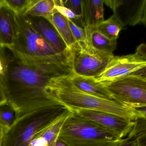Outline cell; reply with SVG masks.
Here are the masks:
<instances>
[{
    "label": "cell",
    "instance_id": "obj_22",
    "mask_svg": "<svg viewBox=\"0 0 146 146\" xmlns=\"http://www.w3.org/2000/svg\"><path fill=\"white\" fill-rule=\"evenodd\" d=\"M34 0H6V6L16 15H26Z\"/></svg>",
    "mask_w": 146,
    "mask_h": 146
},
{
    "label": "cell",
    "instance_id": "obj_35",
    "mask_svg": "<svg viewBox=\"0 0 146 146\" xmlns=\"http://www.w3.org/2000/svg\"><path fill=\"white\" fill-rule=\"evenodd\" d=\"M4 132H5V131H4V129L0 124V135H3L4 133Z\"/></svg>",
    "mask_w": 146,
    "mask_h": 146
},
{
    "label": "cell",
    "instance_id": "obj_13",
    "mask_svg": "<svg viewBox=\"0 0 146 146\" xmlns=\"http://www.w3.org/2000/svg\"><path fill=\"white\" fill-rule=\"evenodd\" d=\"M104 1L82 0L80 23L84 30L97 29L104 21Z\"/></svg>",
    "mask_w": 146,
    "mask_h": 146
},
{
    "label": "cell",
    "instance_id": "obj_4",
    "mask_svg": "<svg viewBox=\"0 0 146 146\" xmlns=\"http://www.w3.org/2000/svg\"><path fill=\"white\" fill-rule=\"evenodd\" d=\"M17 17L18 37L15 45L8 49L21 56L42 63L72 62V57L63 56L54 50L36 31L27 15H17Z\"/></svg>",
    "mask_w": 146,
    "mask_h": 146
},
{
    "label": "cell",
    "instance_id": "obj_16",
    "mask_svg": "<svg viewBox=\"0 0 146 146\" xmlns=\"http://www.w3.org/2000/svg\"><path fill=\"white\" fill-rule=\"evenodd\" d=\"M50 23L54 27L68 49L72 50L76 43L67 19L55 9Z\"/></svg>",
    "mask_w": 146,
    "mask_h": 146
},
{
    "label": "cell",
    "instance_id": "obj_8",
    "mask_svg": "<svg viewBox=\"0 0 146 146\" xmlns=\"http://www.w3.org/2000/svg\"><path fill=\"white\" fill-rule=\"evenodd\" d=\"M74 113L111 134L117 139L128 135L134 125V121L102 111L82 109Z\"/></svg>",
    "mask_w": 146,
    "mask_h": 146
},
{
    "label": "cell",
    "instance_id": "obj_9",
    "mask_svg": "<svg viewBox=\"0 0 146 146\" xmlns=\"http://www.w3.org/2000/svg\"><path fill=\"white\" fill-rule=\"evenodd\" d=\"M146 66V61L135 53L121 56H114L96 81L106 83L116 80Z\"/></svg>",
    "mask_w": 146,
    "mask_h": 146
},
{
    "label": "cell",
    "instance_id": "obj_28",
    "mask_svg": "<svg viewBox=\"0 0 146 146\" xmlns=\"http://www.w3.org/2000/svg\"><path fill=\"white\" fill-rule=\"evenodd\" d=\"M118 146H139L137 140L135 139H129L127 138Z\"/></svg>",
    "mask_w": 146,
    "mask_h": 146
},
{
    "label": "cell",
    "instance_id": "obj_18",
    "mask_svg": "<svg viewBox=\"0 0 146 146\" xmlns=\"http://www.w3.org/2000/svg\"><path fill=\"white\" fill-rule=\"evenodd\" d=\"M55 0H34L26 15L41 17L49 21L55 9Z\"/></svg>",
    "mask_w": 146,
    "mask_h": 146
},
{
    "label": "cell",
    "instance_id": "obj_29",
    "mask_svg": "<svg viewBox=\"0 0 146 146\" xmlns=\"http://www.w3.org/2000/svg\"><path fill=\"white\" fill-rule=\"evenodd\" d=\"M129 75L140 76V77L146 79V66L143 67L140 69L132 73Z\"/></svg>",
    "mask_w": 146,
    "mask_h": 146
},
{
    "label": "cell",
    "instance_id": "obj_26",
    "mask_svg": "<svg viewBox=\"0 0 146 146\" xmlns=\"http://www.w3.org/2000/svg\"><path fill=\"white\" fill-rule=\"evenodd\" d=\"M135 54L139 57L146 61V44L141 43L136 48Z\"/></svg>",
    "mask_w": 146,
    "mask_h": 146
},
{
    "label": "cell",
    "instance_id": "obj_17",
    "mask_svg": "<svg viewBox=\"0 0 146 146\" xmlns=\"http://www.w3.org/2000/svg\"><path fill=\"white\" fill-rule=\"evenodd\" d=\"M72 112L68 111L36 135L42 137L48 144V146H56L59 140V135L62 125L67 117Z\"/></svg>",
    "mask_w": 146,
    "mask_h": 146
},
{
    "label": "cell",
    "instance_id": "obj_21",
    "mask_svg": "<svg viewBox=\"0 0 146 146\" xmlns=\"http://www.w3.org/2000/svg\"><path fill=\"white\" fill-rule=\"evenodd\" d=\"M15 117V111L7 102L0 106V124L4 129V133L11 127Z\"/></svg>",
    "mask_w": 146,
    "mask_h": 146
},
{
    "label": "cell",
    "instance_id": "obj_31",
    "mask_svg": "<svg viewBox=\"0 0 146 146\" xmlns=\"http://www.w3.org/2000/svg\"><path fill=\"white\" fill-rule=\"evenodd\" d=\"M141 24H143L146 27V2L144 7V11H143V15H142V19L141 21Z\"/></svg>",
    "mask_w": 146,
    "mask_h": 146
},
{
    "label": "cell",
    "instance_id": "obj_27",
    "mask_svg": "<svg viewBox=\"0 0 146 146\" xmlns=\"http://www.w3.org/2000/svg\"><path fill=\"white\" fill-rule=\"evenodd\" d=\"M7 102L3 83L2 76L0 74V106Z\"/></svg>",
    "mask_w": 146,
    "mask_h": 146
},
{
    "label": "cell",
    "instance_id": "obj_7",
    "mask_svg": "<svg viewBox=\"0 0 146 146\" xmlns=\"http://www.w3.org/2000/svg\"><path fill=\"white\" fill-rule=\"evenodd\" d=\"M102 83L114 100L127 104L146 105L145 78L129 75Z\"/></svg>",
    "mask_w": 146,
    "mask_h": 146
},
{
    "label": "cell",
    "instance_id": "obj_23",
    "mask_svg": "<svg viewBox=\"0 0 146 146\" xmlns=\"http://www.w3.org/2000/svg\"><path fill=\"white\" fill-rule=\"evenodd\" d=\"M66 18L76 43H81L86 42V33L84 28L77 25L72 20Z\"/></svg>",
    "mask_w": 146,
    "mask_h": 146
},
{
    "label": "cell",
    "instance_id": "obj_12",
    "mask_svg": "<svg viewBox=\"0 0 146 146\" xmlns=\"http://www.w3.org/2000/svg\"><path fill=\"white\" fill-rule=\"evenodd\" d=\"M19 33L17 15L7 6L0 9V47H12Z\"/></svg>",
    "mask_w": 146,
    "mask_h": 146
},
{
    "label": "cell",
    "instance_id": "obj_15",
    "mask_svg": "<svg viewBox=\"0 0 146 146\" xmlns=\"http://www.w3.org/2000/svg\"><path fill=\"white\" fill-rule=\"evenodd\" d=\"M86 42L96 50L110 55L116 48L117 40H111L102 34L97 29L85 30Z\"/></svg>",
    "mask_w": 146,
    "mask_h": 146
},
{
    "label": "cell",
    "instance_id": "obj_11",
    "mask_svg": "<svg viewBox=\"0 0 146 146\" xmlns=\"http://www.w3.org/2000/svg\"><path fill=\"white\" fill-rule=\"evenodd\" d=\"M27 16L36 31L56 53L63 56L72 57V50L68 48L57 31L49 21L41 17Z\"/></svg>",
    "mask_w": 146,
    "mask_h": 146
},
{
    "label": "cell",
    "instance_id": "obj_14",
    "mask_svg": "<svg viewBox=\"0 0 146 146\" xmlns=\"http://www.w3.org/2000/svg\"><path fill=\"white\" fill-rule=\"evenodd\" d=\"M71 78L73 84L82 91L101 98L113 99L104 85L96 81L95 78L74 74Z\"/></svg>",
    "mask_w": 146,
    "mask_h": 146
},
{
    "label": "cell",
    "instance_id": "obj_20",
    "mask_svg": "<svg viewBox=\"0 0 146 146\" xmlns=\"http://www.w3.org/2000/svg\"><path fill=\"white\" fill-rule=\"evenodd\" d=\"M135 109L139 116L134 121V125L128 139H135L139 135L146 133V105H130Z\"/></svg>",
    "mask_w": 146,
    "mask_h": 146
},
{
    "label": "cell",
    "instance_id": "obj_5",
    "mask_svg": "<svg viewBox=\"0 0 146 146\" xmlns=\"http://www.w3.org/2000/svg\"><path fill=\"white\" fill-rule=\"evenodd\" d=\"M59 139L66 146H118L125 139H117L111 134L72 112L65 120Z\"/></svg>",
    "mask_w": 146,
    "mask_h": 146
},
{
    "label": "cell",
    "instance_id": "obj_34",
    "mask_svg": "<svg viewBox=\"0 0 146 146\" xmlns=\"http://www.w3.org/2000/svg\"><path fill=\"white\" fill-rule=\"evenodd\" d=\"M56 146H66L62 143V141H61L60 140H58V141H57V143H56Z\"/></svg>",
    "mask_w": 146,
    "mask_h": 146
},
{
    "label": "cell",
    "instance_id": "obj_30",
    "mask_svg": "<svg viewBox=\"0 0 146 146\" xmlns=\"http://www.w3.org/2000/svg\"><path fill=\"white\" fill-rule=\"evenodd\" d=\"M135 139L137 140L139 146H146V133L139 135Z\"/></svg>",
    "mask_w": 146,
    "mask_h": 146
},
{
    "label": "cell",
    "instance_id": "obj_24",
    "mask_svg": "<svg viewBox=\"0 0 146 146\" xmlns=\"http://www.w3.org/2000/svg\"><path fill=\"white\" fill-rule=\"evenodd\" d=\"M61 2L63 6L72 10L80 19L82 13V0H61Z\"/></svg>",
    "mask_w": 146,
    "mask_h": 146
},
{
    "label": "cell",
    "instance_id": "obj_2",
    "mask_svg": "<svg viewBox=\"0 0 146 146\" xmlns=\"http://www.w3.org/2000/svg\"><path fill=\"white\" fill-rule=\"evenodd\" d=\"M72 76H60L50 79L45 88L48 97L73 112L82 109L97 111L134 121L139 116L130 105L98 97L82 91L73 84Z\"/></svg>",
    "mask_w": 146,
    "mask_h": 146
},
{
    "label": "cell",
    "instance_id": "obj_10",
    "mask_svg": "<svg viewBox=\"0 0 146 146\" xmlns=\"http://www.w3.org/2000/svg\"><path fill=\"white\" fill-rule=\"evenodd\" d=\"M146 0H106L104 3L110 8L123 27L141 23Z\"/></svg>",
    "mask_w": 146,
    "mask_h": 146
},
{
    "label": "cell",
    "instance_id": "obj_1",
    "mask_svg": "<svg viewBox=\"0 0 146 146\" xmlns=\"http://www.w3.org/2000/svg\"><path fill=\"white\" fill-rule=\"evenodd\" d=\"M0 58L5 94L15 111V118L41 107L58 104L48 97L47 84L53 78L74 74L72 62L42 63L13 55L7 48L1 47Z\"/></svg>",
    "mask_w": 146,
    "mask_h": 146
},
{
    "label": "cell",
    "instance_id": "obj_19",
    "mask_svg": "<svg viewBox=\"0 0 146 146\" xmlns=\"http://www.w3.org/2000/svg\"><path fill=\"white\" fill-rule=\"evenodd\" d=\"M123 27L119 19L113 14L108 19L102 21L97 29L110 39L117 40Z\"/></svg>",
    "mask_w": 146,
    "mask_h": 146
},
{
    "label": "cell",
    "instance_id": "obj_33",
    "mask_svg": "<svg viewBox=\"0 0 146 146\" xmlns=\"http://www.w3.org/2000/svg\"><path fill=\"white\" fill-rule=\"evenodd\" d=\"M6 5V0H0V9Z\"/></svg>",
    "mask_w": 146,
    "mask_h": 146
},
{
    "label": "cell",
    "instance_id": "obj_6",
    "mask_svg": "<svg viewBox=\"0 0 146 146\" xmlns=\"http://www.w3.org/2000/svg\"><path fill=\"white\" fill-rule=\"evenodd\" d=\"M74 74L96 78L114 57L94 49L86 42L77 43L72 49Z\"/></svg>",
    "mask_w": 146,
    "mask_h": 146
},
{
    "label": "cell",
    "instance_id": "obj_36",
    "mask_svg": "<svg viewBox=\"0 0 146 146\" xmlns=\"http://www.w3.org/2000/svg\"><path fill=\"white\" fill-rule=\"evenodd\" d=\"M3 135H0V146H2V141L3 138Z\"/></svg>",
    "mask_w": 146,
    "mask_h": 146
},
{
    "label": "cell",
    "instance_id": "obj_32",
    "mask_svg": "<svg viewBox=\"0 0 146 146\" xmlns=\"http://www.w3.org/2000/svg\"><path fill=\"white\" fill-rule=\"evenodd\" d=\"M3 74H4V70H3V65L0 58V74L3 75Z\"/></svg>",
    "mask_w": 146,
    "mask_h": 146
},
{
    "label": "cell",
    "instance_id": "obj_3",
    "mask_svg": "<svg viewBox=\"0 0 146 146\" xmlns=\"http://www.w3.org/2000/svg\"><path fill=\"white\" fill-rule=\"evenodd\" d=\"M68 111L58 104L41 107L18 117L3 134L2 146H29L36 134Z\"/></svg>",
    "mask_w": 146,
    "mask_h": 146
},
{
    "label": "cell",
    "instance_id": "obj_25",
    "mask_svg": "<svg viewBox=\"0 0 146 146\" xmlns=\"http://www.w3.org/2000/svg\"><path fill=\"white\" fill-rule=\"evenodd\" d=\"M56 5L55 9L66 18L72 20H78L80 19L69 9L62 5L61 0H55Z\"/></svg>",
    "mask_w": 146,
    "mask_h": 146
}]
</instances>
